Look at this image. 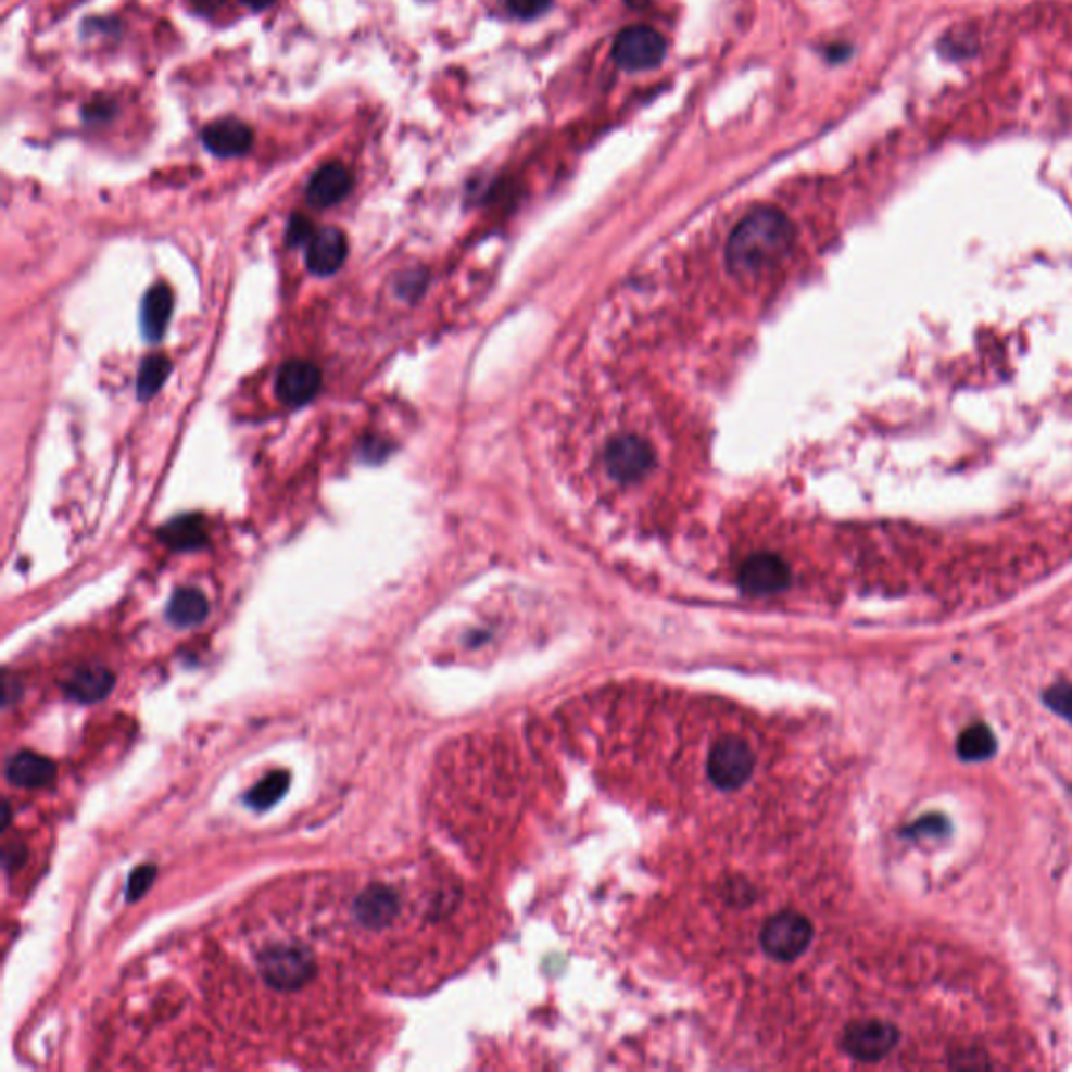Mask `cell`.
Here are the masks:
<instances>
[{"mask_svg":"<svg viewBox=\"0 0 1072 1072\" xmlns=\"http://www.w3.org/2000/svg\"><path fill=\"white\" fill-rule=\"evenodd\" d=\"M812 941L811 922L794 911H783L765 922L760 930V945L765 954L778 961H796Z\"/></svg>","mask_w":1072,"mask_h":1072,"instance_id":"cell-2","label":"cell"},{"mask_svg":"<svg viewBox=\"0 0 1072 1072\" xmlns=\"http://www.w3.org/2000/svg\"><path fill=\"white\" fill-rule=\"evenodd\" d=\"M756 767V754L742 737L719 740L706 760L710 782L719 790H735L751 780Z\"/></svg>","mask_w":1072,"mask_h":1072,"instance_id":"cell-3","label":"cell"},{"mask_svg":"<svg viewBox=\"0 0 1072 1072\" xmlns=\"http://www.w3.org/2000/svg\"><path fill=\"white\" fill-rule=\"evenodd\" d=\"M202 141L205 149L218 157H237L245 155L254 146V130L237 117H225L205 126Z\"/></svg>","mask_w":1072,"mask_h":1072,"instance_id":"cell-9","label":"cell"},{"mask_svg":"<svg viewBox=\"0 0 1072 1072\" xmlns=\"http://www.w3.org/2000/svg\"><path fill=\"white\" fill-rule=\"evenodd\" d=\"M114 688V674L101 667H85L76 670L67 683V696L78 702H97L108 696Z\"/></svg>","mask_w":1072,"mask_h":1072,"instance_id":"cell-17","label":"cell"},{"mask_svg":"<svg viewBox=\"0 0 1072 1072\" xmlns=\"http://www.w3.org/2000/svg\"><path fill=\"white\" fill-rule=\"evenodd\" d=\"M320 383L323 376L315 363L291 358L277 371L275 392L283 405L304 406L319 394Z\"/></svg>","mask_w":1072,"mask_h":1072,"instance_id":"cell-7","label":"cell"},{"mask_svg":"<svg viewBox=\"0 0 1072 1072\" xmlns=\"http://www.w3.org/2000/svg\"><path fill=\"white\" fill-rule=\"evenodd\" d=\"M1045 706L1072 723V683L1060 681L1047 688L1044 694Z\"/></svg>","mask_w":1072,"mask_h":1072,"instance_id":"cell-22","label":"cell"},{"mask_svg":"<svg viewBox=\"0 0 1072 1072\" xmlns=\"http://www.w3.org/2000/svg\"><path fill=\"white\" fill-rule=\"evenodd\" d=\"M352 189V176L344 164L329 162L320 166L306 187V200L315 207H331L342 202Z\"/></svg>","mask_w":1072,"mask_h":1072,"instance_id":"cell-12","label":"cell"},{"mask_svg":"<svg viewBox=\"0 0 1072 1072\" xmlns=\"http://www.w3.org/2000/svg\"><path fill=\"white\" fill-rule=\"evenodd\" d=\"M396 913H399V898L386 886L367 888L361 897L356 898L354 916L367 930H383L394 920Z\"/></svg>","mask_w":1072,"mask_h":1072,"instance_id":"cell-14","label":"cell"},{"mask_svg":"<svg viewBox=\"0 0 1072 1072\" xmlns=\"http://www.w3.org/2000/svg\"><path fill=\"white\" fill-rule=\"evenodd\" d=\"M509 11L518 17H539L551 7V0H505Z\"/></svg>","mask_w":1072,"mask_h":1072,"instance_id":"cell-25","label":"cell"},{"mask_svg":"<svg viewBox=\"0 0 1072 1072\" xmlns=\"http://www.w3.org/2000/svg\"><path fill=\"white\" fill-rule=\"evenodd\" d=\"M346 256H349L346 235L336 227H325L319 232H315L306 248V264L319 277H329L338 273Z\"/></svg>","mask_w":1072,"mask_h":1072,"instance_id":"cell-10","label":"cell"},{"mask_svg":"<svg viewBox=\"0 0 1072 1072\" xmlns=\"http://www.w3.org/2000/svg\"><path fill=\"white\" fill-rule=\"evenodd\" d=\"M160 539L164 545L175 551L200 550L207 543V528L202 516H180L173 522L164 524L160 530Z\"/></svg>","mask_w":1072,"mask_h":1072,"instance_id":"cell-16","label":"cell"},{"mask_svg":"<svg viewBox=\"0 0 1072 1072\" xmlns=\"http://www.w3.org/2000/svg\"><path fill=\"white\" fill-rule=\"evenodd\" d=\"M210 604L200 589H178L168 604V620L176 627H196L205 620Z\"/></svg>","mask_w":1072,"mask_h":1072,"instance_id":"cell-18","label":"cell"},{"mask_svg":"<svg viewBox=\"0 0 1072 1072\" xmlns=\"http://www.w3.org/2000/svg\"><path fill=\"white\" fill-rule=\"evenodd\" d=\"M288 783H290L288 773L275 771V773L266 775L261 783H256V787L248 796V803L254 805L256 809H266V807L275 805L286 794Z\"/></svg>","mask_w":1072,"mask_h":1072,"instance_id":"cell-21","label":"cell"},{"mask_svg":"<svg viewBox=\"0 0 1072 1072\" xmlns=\"http://www.w3.org/2000/svg\"><path fill=\"white\" fill-rule=\"evenodd\" d=\"M313 223L302 216V214H293L290 218V225H288V243L291 248L295 245H304L313 239Z\"/></svg>","mask_w":1072,"mask_h":1072,"instance_id":"cell-24","label":"cell"},{"mask_svg":"<svg viewBox=\"0 0 1072 1072\" xmlns=\"http://www.w3.org/2000/svg\"><path fill=\"white\" fill-rule=\"evenodd\" d=\"M262 979L281 991L306 985L315 974V959L298 945H273L261 956Z\"/></svg>","mask_w":1072,"mask_h":1072,"instance_id":"cell-4","label":"cell"},{"mask_svg":"<svg viewBox=\"0 0 1072 1072\" xmlns=\"http://www.w3.org/2000/svg\"><path fill=\"white\" fill-rule=\"evenodd\" d=\"M173 371V363L164 354H151L141 363L139 379H137V394L141 401H149L157 394V390L166 383V379Z\"/></svg>","mask_w":1072,"mask_h":1072,"instance_id":"cell-20","label":"cell"},{"mask_svg":"<svg viewBox=\"0 0 1072 1072\" xmlns=\"http://www.w3.org/2000/svg\"><path fill=\"white\" fill-rule=\"evenodd\" d=\"M794 241L792 223L775 207H756L733 229L727 245L729 268L737 277H758L785 258Z\"/></svg>","mask_w":1072,"mask_h":1072,"instance_id":"cell-1","label":"cell"},{"mask_svg":"<svg viewBox=\"0 0 1072 1072\" xmlns=\"http://www.w3.org/2000/svg\"><path fill=\"white\" fill-rule=\"evenodd\" d=\"M787 579L790 572L775 555H754L740 570L742 589L753 595L778 593L787 584Z\"/></svg>","mask_w":1072,"mask_h":1072,"instance_id":"cell-11","label":"cell"},{"mask_svg":"<svg viewBox=\"0 0 1072 1072\" xmlns=\"http://www.w3.org/2000/svg\"><path fill=\"white\" fill-rule=\"evenodd\" d=\"M900 1039L897 1026L886 1020H859L846 1026L842 1047L844 1051L861 1062H878L886 1058Z\"/></svg>","mask_w":1072,"mask_h":1072,"instance_id":"cell-6","label":"cell"},{"mask_svg":"<svg viewBox=\"0 0 1072 1072\" xmlns=\"http://www.w3.org/2000/svg\"><path fill=\"white\" fill-rule=\"evenodd\" d=\"M198 2H200V7H202V9H212V7H216L220 0H198Z\"/></svg>","mask_w":1072,"mask_h":1072,"instance_id":"cell-28","label":"cell"},{"mask_svg":"<svg viewBox=\"0 0 1072 1072\" xmlns=\"http://www.w3.org/2000/svg\"><path fill=\"white\" fill-rule=\"evenodd\" d=\"M997 753L995 733L985 723L970 724L957 740V756L966 762H981Z\"/></svg>","mask_w":1072,"mask_h":1072,"instance_id":"cell-19","label":"cell"},{"mask_svg":"<svg viewBox=\"0 0 1072 1072\" xmlns=\"http://www.w3.org/2000/svg\"><path fill=\"white\" fill-rule=\"evenodd\" d=\"M7 778L20 787H42L55 778V765L40 754H15L7 765Z\"/></svg>","mask_w":1072,"mask_h":1072,"instance_id":"cell-15","label":"cell"},{"mask_svg":"<svg viewBox=\"0 0 1072 1072\" xmlns=\"http://www.w3.org/2000/svg\"><path fill=\"white\" fill-rule=\"evenodd\" d=\"M175 295L164 283L153 286L147 291L141 304V329L149 342H160L166 333V327L173 317Z\"/></svg>","mask_w":1072,"mask_h":1072,"instance_id":"cell-13","label":"cell"},{"mask_svg":"<svg viewBox=\"0 0 1072 1072\" xmlns=\"http://www.w3.org/2000/svg\"><path fill=\"white\" fill-rule=\"evenodd\" d=\"M654 464V451L638 436H618L609 442L606 465L609 476L620 482L643 478Z\"/></svg>","mask_w":1072,"mask_h":1072,"instance_id":"cell-8","label":"cell"},{"mask_svg":"<svg viewBox=\"0 0 1072 1072\" xmlns=\"http://www.w3.org/2000/svg\"><path fill=\"white\" fill-rule=\"evenodd\" d=\"M151 880H153V870L143 868V870L135 871V875L128 882V898L141 897L146 893L147 886L151 884Z\"/></svg>","mask_w":1072,"mask_h":1072,"instance_id":"cell-26","label":"cell"},{"mask_svg":"<svg viewBox=\"0 0 1072 1072\" xmlns=\"http://www.w3.org/2000/svg\"><path fill=\"white\" fill-rule=\"evenodd\" d=\"M243 2H245L252 11H264V9H268L275 0H243Z\"/></svg>","mask_w":1072,"mask_h":1072,"instance_id":"cell-27","label":"cell"},{"mask_svg":"<svg viewBox=\"0 0 1072 1072\" xmlns=\"http://www.w3.org/2000/svg\"><path fill=\"white\" fill-rule=\"evenodd\" d=\"M951 832V825L947 821V817L938 815V812H932V815H926L922 819H918L909 830L907 834L913 836V838H924V836H934V838H943Z\"/></svg>","mask_w":1072,"mask_h":1072,"instance_id":"cell-23","label":"cell"},{"mask_svg":"<svg viewBox=\"0 0 1072 1072\" xmlns=\"http://www.w3.org/2000/svg\"><path fill=\"white\" fill-rule=\"evenodd\" d=\"M667 55V40L660 31L647 26L625 28L614 40L611 58L629 72L656 67Z\"/></svg>","mask_w":1072,"mask_h":1072,"instance_id":"cell-5","label":"cell"}]
</instances>
